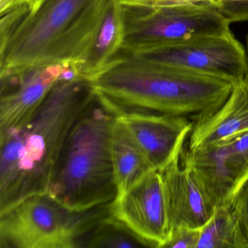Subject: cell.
Returning a JSON list of instances; mask_svg holds the SVG:
<instances>
[{
	"label": "cell",
	"mask_w": 248,
	"mask_h": 248,
	"mask_svg": "<svg viewBox=\"0 0 248 248\" xmlns=\"http://www.w3.org/2000/svg\"><path fill=\"white\" fill-rule=\"evenodd\" d=\"M111 154L119 193L154 168L123 119L117 117L111 135Z\"/></svg>",
	"instance_id": "obj_15"
},
{
	"label": "cell",
	"mask_w": 248,
	"mask_h": 248,
	"mask_svg": "<svg viewBox=\"0 0 248 248\" xmlns=\"http://www.w3.org/2000/svg\"><path fill=\"white\" fill-rule=\"evenodd\" d=\"M225 206L236 220L248 246V178L236 189Z\"/></svg>",
	"instance_id": "obj_18"
},
{
	"label": "cell",
	"mask_w": 248,
	"mask_h": 248,
	"mask_svg": "<svg viewBox=\"0 0 248 248\" xmlns=\"http://www.w3.org/2000/svg\"><path fill=\"white\" fill-rule=\"evenodd\" d=\"M116 118L95 95L72 128L47 193L68 210L96 208L118 194L111 154Z\"/></svg>",
	"instance_id": "obj_4"
},
{
	"label": "cell",
	"mask_w": 248,
	"mask_h": 248,
	"mask_svg": "<svg viewBox=\"0 0 248 248\" xmlns=\"http://www.w3.org/2000/svg\"><path fill=\"white\" fill-rule=\"evenodd\" d=\"M218 11L230 24L248 21V0H220Z\"/></svg>",
	"instance_id": "obj_21"
},
{
	"label": "cell",
	"mask_w": 248,
	"mask_h": 248,
	"mask_svg": "<svg viewBox=\"0 0 248 248\" xmlns=\"http://www.w3.org/2000/svg\"><path fill=\"white\" fill-rule=\"evenodd\" d=\"M122 6L124 42L120 51H135L194 37L232 32L229 21L214 7Z\"/></svg>",
	"instance_id": "obj_6"
},
{
	"label": "cell",
	"mask_w": 248,
	"mask_h": 248,
	"mask_svg": "<svg viewBox=\"0 0 248 248\" xmlns=\"http://www.w3.org/2000/svg\"><path fill=\"white\" fill-rule=\"evenodd\" d=\"M35 0H0V13L3 15L11 10L21 5H30Z\"/></svg>",
	"instance_id": "obj_22"
},
{
	"label": "cell",
	"mask_w": 248,
	"mask_h": 248,
	"mask_svg": "<svg viewBox=\"0 0 248 248\" xmlns=\"http://www.w3.org/2000/svg\"><path fill=\"white\" fill-rule=\"evenodd\" d=\"M115 58L209 75L233 84L248 75L245 46L232 32L194 37L135 51H120Z\"/></svg>",
	"instance_id": "obj_7"
},
{
	"label": "cell",
	"mask_w": 248,
	"mask_h": 248,
	"mask_svg": "<svg viewBox=\"0 0 248 248\" xmlns=\"http://www.w3.org/2000/svg\"><path fill=\"white\" fill-rule=\"evenodd\" d=\"M220 0H118L123 6L162 8L183 5H206L218 10Z\"/></svg>",
	"instance_id": "obj_19"
},
{
	"label": "cell",
	"mask_w": 248,
	"mask_h": 248,
	"mask_svg": "<svg viewBox=\"0 0 248 248\" xmlns=\"http://www.w3.org/2000/svg\"><path fill=\"white\" fill-rule=\"evenodd\" d=\"M182 156L213 205L223 207L248 178V130Z\"/></svg>",
	"instance_id": "obj_8"
},
{
	"label": "cell",
	"mask_w": 248,
	"mask_h": 248,
	"mask_svg": "<svg viewBox=\"0 0 248 248\" xmlns=\"http://www.w3.org/2000/svg\"><path fill=\"white\" fill-rule=\"evenodd\" d=\"M162 175L170 232L180 226L201 229L216 207L207 198L194 172L181 159L159 171Z\"/></svg>",
	"instance_id": "obj_12"
},
{
	"label": "cell",
	"mask_w": 248,
	"mask_h": 248,
	"mask_svg": "<svg viewBox=\"0 0 248 248\" xmlns=\"http://www.w3.org/2000/svg\"><path fill=\"white\" fill-rule=\"evenodd\" d=\"M95 95L88 79L59 81L24 124L0 133V213L47 194L68 137Z\"/></svg>",
	"instance_id": "obj_1"
},
{
	"label": "cell",
	"mask_w": 248,
	"mask_h": 248,
	"mask_svg": "<svg viewBox=\"0 0 248 248\" xmlns=\"http://www.w3.org/2000/svg\"><path fill=\"white\" fill-rule=\"evenodd\" d=\"M111 214L145 246L165 248L170 229L160 172L152 170L119 193Z\"/></svg>",
	"instance_id": "obj_9"
},
{
	"label": "cell",
	"mask_w": 248,
	"mask_h": 248,
	"mask_svg": "<svg viewBox=\"0 0 248 248\" xmlns=\"http://www.w3.org/2000/svg\"><path fill=\"white\" fill-rule=\"evenodd\" d=\"M123 119L154 169L160 171L181 159L192 121L183 116L132 114Z\"/></svg>",
	"instance_id": "obj_11"
},
{
	"label": "cell",
	"mask_w": 248,
	"mask_h": 248,
	"mask_svg": "<svg viewBox=\"0 0 248 248\" xmlns=\"http://www.w3.org/2000/svg\"><path fill=\"white\" fill-rule=\"evenodd\" d=\"M123 42V6L118 0H113L91 52L78 68L79 76L92 82L114 60L121 50Z\"/></svg>",
	"instance_id": "obj_14"
},
{
	"label": "cell",
	"mask_w": 248,
	"mask_h": 248,
	"mask_svg": "<svg viewBox=\"0 0 248 248\" xmlns=\"http://www.w3.org/2000/svg\"><path fill=\"white\" fill-rule=\"evenodd\" d=\"M245 54H246L247 68H248V33L245 37Z\"/></svg>",
	"instance_id": "obj_23"
},
{
	"label": "cell",
	"mask_w": 248,
	"mask_h": 248,
	"mask_svg": "<svg viewBox=\"0 0 248 248\" xmlns=\"http://www.w3.org/2000/svg\"><path fill=\"white\" fill-rule=\"evenodd\" d=\"M67 63L36 66L1 78L0 133L24 124L60 81Z\"/></svg>",
	"instance_id": "obj_10"
},
{
	"label": "cell",
	"mask_w": 248,
	"mask_h": 248,
	"mask_svg": "<svg viewBox=\"0 0 248 248\" xmlns=\"http://www.w3.org/2000/svg\"><path fill=\"white\" fill-rule=\"evenodd\" d=\"M188 151L210 146L248 130V76L233 85L223 104L192 119Z\"/></svg>",
	"instance_id": "obj_13"
},
{
	"label": "cell",
	"mask_w": 248,
	"mask_h": 248,
	"mask_svg": "<svg viewBox=\"0 0 248 248\" xmlns=\"http://www.w3.org/2000/svg\"><path fill=\"white\" fill-rule=\"evenodd\" d=\"M109 213L108 204L73 212L48 194H34L0 213V247L86 248L95 228Z\"/></svg>",
	"instance_id": "obj_5"
},
{
	"label": "cell",
	"mask_w": 248,
	"mask_h": 248,
	"mask_svg": "<svg viewBox=\"0 0 248 248\" xmlns=\"http://www.w3.org/2000/svg\"><path fill=\"white\" fill-rule=\"evenodd\" d=\"M197 248H248L233 216L226 206L217 207L200 229Z\"/></svg>",
	"instance_id": "obj_16"
},
{
	"label": "cell",
	"mask_w": 248,
	"mask_h": 248,
	"mask_svg": "<svg viewBox=\"0 0 248 248\" xmlns=\"http://www.w3.org/2000/svg\"><path fill=\"white\" fill-rule=\"evenodd\" d=\"M200 229L180 226L172 229L165 248H197Z\"/></svg>",
	"instance_id": "obj_20"
},
{
	"label": "cell",
	"mask_w": 248,
	"mask_h": 248,
	"mask_svg": "<svg viewBox=\"0 0 248 248\" xmlns=\"http://www.w3.org/2000/svg\"><path fill=\"white\" fill-rule=\"evenodd\" d=\"M112 1L36 0L1 16L0 77L55 63L78 69Z\"/></svg>",
	"instance_id": "obj_2"
},
{
	"label": "cell",
	"mask_w": 248,
	"mask_h": 248,
	"mask_svg": "<svg viewBox=\"0 0 248 248\" xmlns=\"http://www.w3.org/2000/svg\"><path fill=\"white\" fill-rule=\"evenodd\" d=\"M92 82L98 99L116 117L154 114L191 119L223 104L234 85L121 58H115Z\"/></svg>",
	"instance_id": "obj_3"
},
{
	"label": "cell",
	"mask_w": 248,
	"mask_h": 248,
	"mask_svg": "<svg viewBox=\"0 0 248 248\" xmlns=\"http://www.w3.org/2000/svg\"><path fill=\"white\" fill-rule=\"evenodd\" d=\"M145 246L131 232L111 214L95 228L86 248H137Z\"/></svg>",
	"instance_id": "obj_17"
}]
</instances>
